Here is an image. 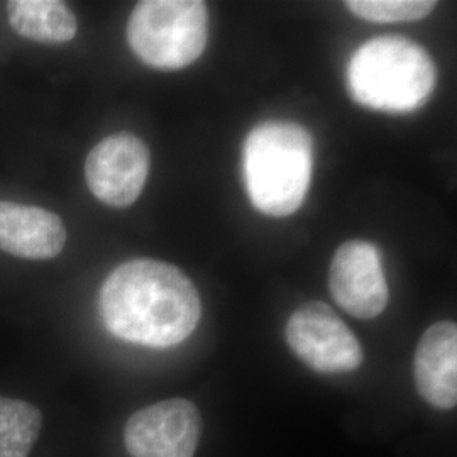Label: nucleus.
<instances>
[{
  "mask_svg": "<svg viewBox=\"0 0 457 457\" xmlns=\"http://www.w3.org/2000/svg\"><path fill=\"white\" fill-rule=\"evenodd\" d=\"M98 311L115 337L164 349L183 343L195 330L202 303L194 283L177 266L132 260L104 281Z\"/></svg>",
  "mask_w": 457,
  "mask_h": 457,
  "instance_id": "1",
  "label": "nucleus"
},
{
  "mask_svg": "<svg viewBox=\"0 0 457 457\" xmlns=\"http://www.w3.org/2000/svg\"><path fill=\"white\" fill-rule=\"evenodd\" d=\"M243 168L245 192L258 212L292 215L302 207L311 187V132L287 120L262 122L245 137Z\"/></svg>",
  "mask_w": 457,
  "mask_h": 457,
  "instance_id": "2",
  "label": "nucleus"
},
{
  "mask_svg": "<svg viewBox=\"0 0 457 457\" xmlns=\"http://www.w3.org/2000/svg\"><path fill=\"white\" fill-rule=\"evenodd\" d=\"M437 80L434 60L402 36H379L351 58L347 85L353 98L373 111L411 112L424 105Z\"/></svg>",
  "mask_w": 457,
  "mask_h": 457,
  "instance_id": "3",
  "label": "nucleus"
},
{
  "mask_svg": "<svg viewBox=\"0 0 457 457\" xmlns=\"http://www.w3.org/2000/svg\"><path fill=\"white\" fill-rule=\"evenodd\" d=\"M207 5L200 0H145L128 22L134 54L158 70L192 65L207 46Z\"/></svg>",
  "mask_w": 457,
  "mask_h": 457,
  "instance_id": "4",
  "label": "nucleus"
},
{
  "mask_svg": "<svg viewBox=\"0 0 457 457\" xmlns=\"http://www.w3.org/2000/svg\"><path fill=\"white\" fill-rule=\"evenodd\" d=\"M285 337L295 354L319 373H351L364 358L353 330L322 302L296 309L288 319Z\"/></svg>",
  "mask_w": 457,
  "mask_h": 457,
  "instance_id": "5",
  "label": "nucleus"
},
{
  "mask_svg": "<svg viewBox=\"0 0 457 457\" xmlns=\"http://www.w3.org/2000/svg\"><path fill=\"white\" fill-rule=\"evenodd\" d=\"M151 156L146 145L131 132L102 139L85 162L90 192L109 207H129L141 195L149 175Z\"/></svg>",
  "mask_w": 457,
  "mask_h": 457,
  "instance_id": "6",
  "label": "nucleus"
},
{
  "mask_svg": "<svg viewBox=\"0 0 457 457\" xmlns=\"http://www.w3.org/2000/svg\"><path fill=\"white\" fill-rule=\"evenodd\" d=\"M200 434L198 409L175 398L136 411L124 428V442L132 457H194Z\"/></svg>",
  "mask_w": 457,
  "mask_h": 457,
  "instance_id": "7",
  "label": "nucleus"
},
{
  "mask_svg": "<svg viewBox=\"0 0 457 457\" xmlns=\"http://www.w3.org/2000/svg\"><path fill=\"white\" fill-rule=\"evenodd\" d=\"M328 288L339 307L356 319H375L386 309L388 285L379 251L368 241H347L334 254Z\"/></svg>",
  "mask_w": 457,
  "mask_h": 457,
  "instance_id": "8",
  "label": "nucleus"
},
{
  "mask_svg": "<svg viewBox=\"0 0 457 457\" xmlns=\"http://www.w3.org/2000/svg\"><path fill=\"white\" fill-rule=\"evenodd\" d=\"M65 243V224L56 213L0 200V251L22 260H51Z\"/></svg>",
  "mask_w": 457,
  "mask_h": 457,
  "instance_id": "9",
  "label": "nucleus"
},
{
  "mask_svg": "<svg viewBox=\"0 0 457 457\" xmlns=\"http://www.w3.org/2000/svg\"><path fill=\"white\" fill-rule=\"evenodd\" d=\"M415 385L432 407L451 410L457 403V326L437 322L425 330L413 361Z\"/></svg>",
  "mask_w": 457,
  "mask_h": 457,
  "instance_id": "10",
  "label": "nucleus"
},
{
  "mask_svg": "<svg viewBox=\"0 0 457 457\" xmlns=\"http://www.w3.org/2000/svg\"><path fill=\"white\" fill-rule=\"evenodd\" d=\"M7 16L19 36L36 43L58 45L77 34V17L60 0H11Z\"/></svg>",
  "mask_w": 457,
  "mask_h": 457,
  "instance_id": "11",
  "label": "nucleus"
},
{
  "mask_svg": "<svg viewBox=\"0 0 457 457\" xmlns=\"http://www.w3.org/2000/svg\"><path fill=\"white\" fill-rule=\"evenodd\" d=\"M43 425L29 402L0 396V457H28Z\"/></svg>",
  "mask_w": 457,
  "mask_h": 457,
  "instance_id": "12",
  "label": "nucleus"
},
{
  "mask_svg": "<svg viewBox=\"0 0 457 457\" xmlns=\"http://www.w3.org/2000/svg\"><path fill=\"white\" fill-rule=\"evenodd\" d=\"M345 5L353 14L371 22H413L436 9L432 0H351Z\"/></svg>",
  "mask_w": 457,
  "mask_h": 457,
  "instance_id": "13",
  "label": "nucleus"
}]
</instances>
